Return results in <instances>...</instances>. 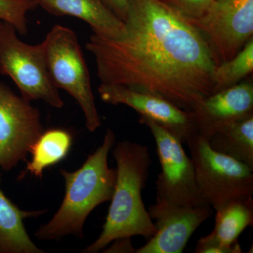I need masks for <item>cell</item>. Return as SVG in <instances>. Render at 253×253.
Segmentation results:
<instances>
[{"mask_svg": "<svg viewBox=\"0 0 253 253\" xmlns=\"http://www.w3.org/2000/svg\"><path fill=\"white\" fill-rule=\"evenodd\" d=\"M86 48L101 83L154 95L189 113L216 93L218 64L207 41L162 0H131L121 33L91 35Z\"/></svg>", "mask_w": 253, "mask_h": 253, "instance_id": "obj_1", "label": "cell"}, {"mask_svg": "<svg viewBox=\"0 0 253 253\" xmlns=\"http://www.w3.org/2000/svg\"><path fill=\"white\" fill-rule=\"evenodd\" d=\"M111 150L117 166L114 191L103 230L84 253H99L120 238L140 236L149 240L156 232L142 199L152 163L149 148L123 141Z\"/></svg>", "mask_w": 253, "mask_h": 253, "instance_id": "obj_2", "label": "cell"}, {"mask_svg": "<svg viewBox=\"0 0 253 253\" xmlns=\"http://www.w3.org/2000/svg\"><path fill=\"white\" fill-rule=\"evenodd\" d=\"M116 141V134L108 129L102 144L79 169L60 170L66 186L62 204L52 219L35 233L37 239L49 241L68 235L83 239V226L89 214L112 199L116 169L109 168L108 157Z\"/></svg>", "mask_w": 253, "mask_h": 253, "instance_id": "obj_3", "label": "cell"}, {"mask_svg": "<svg viewBox=\"0 0 253 253\" xmlns=\"http://www.w3.org/2000/svg\"><path fill=\"white\" fill-rule=\"evenodd\" d=\"M50 78L58 89H63L79 105L88 130L94 132L101 125L95 103L90 75L76 33L56 25L42 42Z\"/></svg>", "mask_w": 253, "mask_h": 253, "instance_id": "obj_4", "label": "cell"}, {"mask_svg": "<svg viewBox=\"0 0 253 253\" xmlns=\"http://www.w3.org/2000/svg\"><path fill=\"white\" fill-rule=\"evenodd\" d=\"M186 144L198 188L206 204L216 211L232 200L253 196V168L214 151L199 134Z\"/></svg>", "mask_w": 253, "mask_h": 253, "instance_id": "obj_5", "label": "cell"}, {"mask_svg": "<svg viewBox=\"0 0 253 253\" xmlns=\"http://www.w3.org/2000/svg\"><path fill=\"white\" fill-rule=\"evenodd\" d=\"M0 73L12 79L26 101L42 100L56 109L64 106L50 78L42 43L23 42L14 26L4 21H0Z\"/></svg>", "mask_w": 253, "mask_h": 253, "instance_id": "obj_6", "label": "cell"}, {"mask_svg": "<svg viewBox=\"0 0 253 253\" xmlns=\"http://www.w3.org/2000/svg\"><path fill=\"white\" fill-rule=\"evenodd\" d=\"M139 122L154 136L161 168L156 184V201L185 207L207 204L200 194L192 161L182 142L146 116H140Z\"/></svg>", "mask_w": 253, "mask_h": 253, "instance_id": "obj_7", "label": "cell"}, {"mask_svg": "<svg viewBox=\"0 0 253 253\" xmlns=\"http://www.w3.org/2000/svg\"><path fill=\"white\" fill-rule=\"evenodd\" d=\"M189 20L219 65L234 58L253 38V0H216L203 17Z\"/></svg>", "mask_w": 253, "mask_h": 253, "instance_id": "obj_8", "label": "cell"}, {"mask_svg": "<svg viewBox=\"0 0 253 253\" xmlns=\"http://www.w3.org/2000/svg\"><path fill=\"white\" fill-rule=\"evenodd\" d=\"M43 131L39 110L0 81V168L9 172L26 161Z\"/></svg>", "mask_w": 253, "mask_h": 253, "instance_id": "obj_9", "label": "cell"}, {"mask_svg": "<svg viewBox=\"0 0 253 253\" xmlns=\"http://www.w3.org/2000/svg\"><path fill=\"white\" fill-rule=\"evenodd\" d=\"M209 205L174 206L156 201L148 212L154 221L156 234L136 253H181L196 229L213 214Z\"/></svg>", "mask_w": 253, "mask_h": 253, "instance_id": "obj_10", "label": "cell"}, {"mask_svg": "<svg viewBox=\"0 0 253 253\" xmlns=\"http://www.w3.org/2000/svg\"><path fill=\"white\" fill-rule=\"evenodd\" d=\"M100 98L111 105H126L153 120L186 144L196 134L191 114L154 95L141 92L118 84L101 83L98 89Z\"/></svg>", "mask_w": 253, "mask_h": 253, "instance_id": "obj_11", "label": "cell"}, {"mask_svg": "<svg viewBox=\"0 0 253 253\" xmlns=\"http://www.w3.org/2000/svg\"><path fill=\"white\" fill-rule=\"evenodd\" d=\"M196 134L206 140L231 123L253 115V84L246 80L203 100L190 112Z\"/></svg>", "mask_w": 253, "mask_h": 253, "instance_id": "obj_12", "label": "cell"}, {"mask_svg": "<svg viewBox=\"0 0 253 253\" xmlns=\"http://www.w3.org/2000/svg\"><path fill=\"white\" fill-rule=\"evenodd\" d=\"M214 229L198 241L196 253H241L243 231L253 226V196L232 200L216 210Z\"/></svg>", "mask_w": 253, "mask_h": 253, "instance_id": "obj_13", "label": "cell"}, {"mask_svg": "<svg viewBox=\"0 0 253 253\" xmlns=\"http://www.w3.org/2000/svg\"><path fill=\"white\" fill-rule=\"evenodd\" d=\"M34 1L37 6L54 16H69L83 20L97 36L115 37L123 29V21L113 14L102 0Z\"/></svg>", "mask_w": 253, "mask_h": 253, "instance_id": "obj_14", "label": "cell"}, {"mask_svg": "<svg viewBox=\"0 0 253 253\" xmlns=\"http://www.w3.org/2000/svg\"><path fill=\"white\" fill-rule=\"evenodd\" d=\"M46 212V210L28 211L20 209L0 187V253H44L30 238L24 220L40 217Z\"/></svg>", "mask_w": 253, "mask_h": 253, "instance_id": "obj_15", "label": "cell"}, {"mask_svg": "<svg viewBox=\"0 0 253 253\" xmlns=\"http://www.w3.org/2000/svg\"><path fill=\"white\" fill-rule=\"evenodd\" d=\"M73 144V135L69 131L53 128L43 131L31 146V161L20 178L27 174L42 179L44 169L57 164L68 156Z\"/></svg>", "mask_w": 253, "mask_h": 253, "instance_id": "obj_16", "label": "cell"}, {"mask_svg": "<svg viewBox=\"0 0 253 253\" xmlns=\"http://www.w3.org/2000/svg\"><path fill=\"white\" fill-rule=\"evenodd\" d=\"M213 150L253 169V115L231 123L208 140Z\"/></svg>", "mask_w": 253, "mask_h": 253, "instance_id": "obj_17", "label": "cell"}, {"mask_svg": "<svg viewBox=\"0 0 253 253\" xmlns=\"http://www.w3.org/2000/svg\"><path fill=\"white\" fill-rule=\"evenodd\" d=\"M253 71V38L234 58L218 65L215 71L216 92L237 84Z\"/></svg>", "mask_w": 253, "mask_h": 253, "instance_id": "obj_18", "label": "cell"}, {"mask_svg": "<svg viewBox=\"0 0 253 253\" xmlns=\"http://www.w3.org/2000/svg\"><path fill=\"white\" fill-rule=\"evenodd\" d=\"M37 6L34 0H0V21L10 23L24 36L28 32V13Z\"/></svg>", "mask_w": 253, "mask_h": 253, "instance_id": "obj_19", "label": "cell"}, {"mask_svg": "<svg viewBox=\"0 0 253 253\" xmlns=\"http://www.w3.org/2000/svg\"><path fill=\"white\" fill-rule=\"evenodd\" d=\"M189 19L203 17L216 0H162Z\"/></svg>", "mask_w": 253, "mask_h": 253, "instance_id": "obj_20", "label": "cell"}, {"mask_svg": "<svg viewBox=\"0 0 253 253\" xmlns=\"http://www.w3.org/2000/svg\"><path fill=\"white\" fill-rule=\"evenodd\" d=\"M131 237L120 238L106 246L103 252L109 253H136Z\"/></svg>", "mask_w": 253, "mask_h": 253, "instance_id": "obj_21", "label": "cell"}, {"mask_svg": "<svg viewBox=\"0 0 253 253\" xmlns=\"http://www.w3.org/2000/svg\"><path fill=\"white\" fill-rule=\"evenodd\" d=\"M131 0H102L103 2L121 21L126 19Z\"/></svg>", "mask_w": 253, "mask_h": 253, "instance_id": "obj_22", "label": "cell"}]
</instances>
